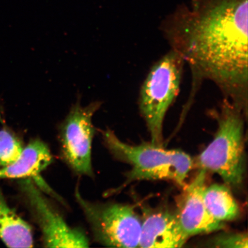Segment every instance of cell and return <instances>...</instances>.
I'll return each mask as SVG.
<instances>
[{
    "label": "cell",
    "instance_id": "30bf717a",
    "mask_svg": "<svg viewBox=\"0 0 248 248\" xmlns=\"http://www.w3.org/2000/svg\"><path fill=\"white\" fill-rule=\"evenodd\" d=\"M52 162V156L46 144L39 139L33 140L15 162L0 169V179L36 177Z\"/></svg>",
    "mask_w": 248,
    "mask_h": 248
},
{
    "label": "cell",
    "instance_id": "9c48e42d",
    "mask_svg": "<svg viewBox=\"0 0 248 248\" xmlns=\"http://www.w3.org/2000/svg\"><path fill=\"white\" fill-rule=\"evenodd\" d=\"M188 240L176 212H153L142 222L139 248H181Z\"/></svg>",
    "mask_w": 248,
    "mask_h": 248
},
{
    "label": "cell",
    "instance_id": "5b68a950",
    "mask_svg": "<svg viewBox=\"0 0 248 248\" xmlns=\"http://www.w3.org/2000/svg\"><path fill=\"white\" fill-rule=\"evenodd\" d=\"M76 198L99 243L108 247L139 248L142 221L133 206L91 202L78 189Z\"/></svg>",
    "mask_w": 248,
    "mask_h": 248
},
{
    "label": "cell",
    "instance_id": "6da1fadb",
    "mask_svg": "<svg viewBox=\"0 0 248 248\" xmlns=\"http://www.w3.org/2000/svg\"><path fill=\"white\" fill-rule=\"evenodd\" d=\"M161 31L192 75L188 113L201 83L209 80L248 115V0H190L164 18Z\"/></svg>",
    "mask_w": 248,
    "mask_h": 248
},
{
    "label": "cell",
    "instance_id": "7c38bea8",
    "mask_svg": "<svg viewBox=\"0 0 248 248\" xmlns=\"http://www.w3.org/2000/svg\"><path fill=\"white\" fill-rule=\"evenodd\" d=\"M203 201L210 215L217 221L224 222L233 221L240 215V209L225 185L214 184L206 186Z\"/></svg>",
    "mask_w": 248,
    "mask_h": 248
},
{
    "label": "cell",
    "instance_id": "7a4b0ae2",
    "mask_svg": "<svg viewBox=\"0 0 248 248\" xmlns=\"http://www.w3.org/2000/svg\"><path fill=\"white\" fill-rule=\"evenodd\" d=\"M213 111L218 128L213 141L194 161L199 170L216 173L230 188L240 190L246 171L245 122L248 116L224 98Z\"/></svg>",
    "mask_w": 248,
    "mask_h": 248
},
{
    "label": "cell",
    "instance_id": "4fadbf2b",
    "mask_svg": "<svg viewBox=\"0 0 248 248\" xmlns=\"http://www.w3.org/2000/svg\"><path fill=\"white\" fill-rule=\"evenodd\" d=\"M23 147L19 140L7 128L0 130V166L10 165L22 153Z\"/></svg>",
    "mask_w": 248,
    "mask_h": 248
},
{
    "label": "cell",
    "instance_id": "8fae6325",
    "mask_svg": "<svg viewBox=\"0 0 248 248\" xmlns=\"http://www.w3.org/2000/svg\"><path fill=\"white\" fill-rule=\"evenodd\" d=\"M0 239L9 248L33 246L32 229L11 208L0 188Z\"/></svg>",
    "mask_w": 248,
    "mask_h": 248
},
{
    "label": "cell",
    "instance_id": "ba28073f",
    "mask_svg": "<svg viewBox=\"0 0 248 248\" xmlns=\"http://www.w3.org/2000/svg\"><path fill=\"white\" fill-rule=\"evenodd\" d=\"M207 172L200 170L190 184L184 187L177 211L179 224L186 237L210 233L225 229L224 222L217 221L210 215L203 201Z\"/></svg>",
    "mask_w": 248,
    "mask_h": 248
},
{
    "label": "cell",
    "instance_id": "5bb4252c",
    "mask_svg": "<svg viewBox=\"0 0 248 248\" xmlns=\"http://www.w3.org/2000/svg\"><path fill=\"white\" fill-rule=\"evenodd\" d=\"M206 247L247 248L248 235L245 232H221L207 240Z\"/></svg>",
    "mask_w": 248,
    "mask_h": 248
},
{
    "label": "cell",
    "instance_id": "3957f363",
    "mask_svg": "<svg viewBox=\"0 0 248 248\" xmlns=\"http://www.w3.org/2000/svg\"><path fill=\"white\" fill-rule=\"evenodd\" d=\"M105 143L118 160L128 163L131 169L126 173L125 184L138 181L164 180L181 187L194 168L190 155L179 150H167L163 145L150 142L131 145L121 140L112 131L102 132Z\"/></svg>",
    "mask_w": 248,
    "mask_h": 248
},
{
    "label": "cell",
    "instance_id": "277c9868",
    "mask_svg": "<svg viewBox=\"0 0 248 248\" xmlns=\"http://www.w3.org/2000/svg\"><path fill=\"white\" fill-rule=\"evenodd\" d=\"M185 64L170 49L152 66L142 83L139 108L154 144L163 145L164 119L179 94Z\"/></svg>",
    "mask_w": 248,
    "mask_h": 248
},
{
    "label": "cell",
    "instance_id": "8992f818",
    "mask_svg": "<svg viewBox=\"0 0 248 248\" xmlns=\"http://www.w3.org/2000/svg\"><path fill=\"white\" fill-rule=\"evenodd\" d=\"M101 104L95 101L82 107L78 99L60 126L62 154L74 171L80 175H93L92 148L95 128L92 118Z\"/></svg>",
    "mask_w": 248,
    "mask_h": 248
},
{
    "label": "cell",
    "instance_id": "52a82bcc",
    "mask_svg": "<svg viewBox=\"0 0 248 248\" xmlns=\"http://www.w3.org/2000/svg\"><path fill=\"white\" fill-rule=\"evenodd\" d=\"M18 184L31 215L41 231L46 247H89V239L85 232L79 229L68 225L32 178L20 179Z\"/></svg>",
    "mask_w": 248,
    "mask_h": 248
}]
</instances>
